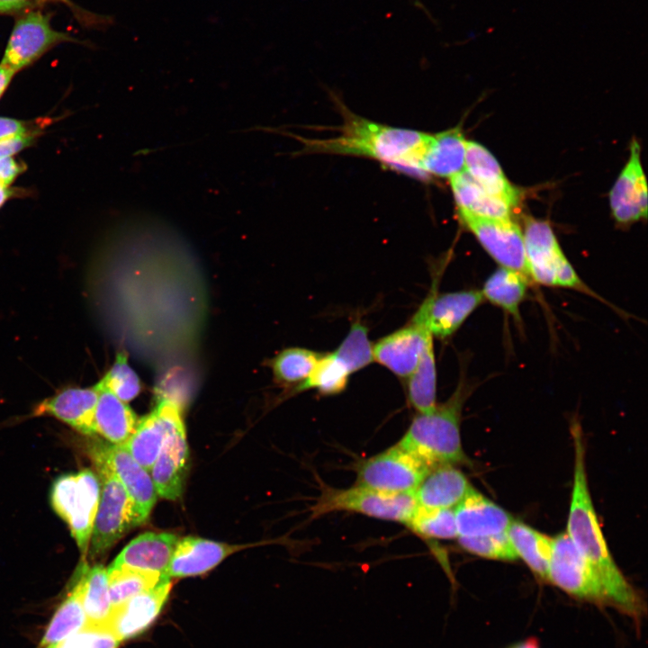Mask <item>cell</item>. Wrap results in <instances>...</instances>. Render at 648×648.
I'll return each mask as SVG.
<instances>
[{
  "label": "cell",
  "instance_id": "44dd1931",
  "mask_svg": "<svg viewBox=\"0 0 648 648\" xmlns=\"http://www.w3.org/2000/svg\"><path fill=\"white\" fill-rule=\"evenodd\" d=\"M458 536H479L507 532L514 518L473 488L454 508Z\"/></svg>",
  "mask_w": 648,
  "mask_h": 648
},
{
  "label": "cell",
  "instance_id": "4fadbf2b",
  "mask_svg": "<svg viewBox=\"0 0 648 648\" xmlns=\"http://www.w3.org/2000/svg\"><path fill=\"white\" fill-rule=\"evenodd\" d=\"M94 463L107 466L122 483L145 521L157 500V490L149 472L123 445L98 442L92 446Z\"/></svg>",
  "mask_w": 648,
  "mask_h": 648
},
{
  "label": "cell",
  "instance_id": "d6986e66",
  "mask_svg": "<svg viewBox=\"0 0 648 648\" xmlns=\"http://www.w3.org/2000/svg\"><path fill=\"white\" fill-rule=\"evenodd\" d=\"M188 464L185 430L181 427L167 436L149 472L159 497L174 500L182 495Z\"/></svg>",
  "mask_w": 648,
  "mask_h": 648
},
{
  "label": "cell",
  "instance_id": "8fae6325",
  "mask_svg": "<svg viewBox=\"0 0 648 648\" xmlns=\"http://www.w3.org/2000/svg\"><path fill=\"white\" fill-rule=\"evenodd\" d=\"M437 281L411 320L426 326L433 338L444 339L458 330L484 298L481 290L437 293Z\"/></svg>",
  "mask_w": 648,
  "mask_h": 648
},
{
  "label": "cell",
  "instance_id": "52a82bcc",
  "mask_svg": "<svg viewBox=\"0 0 648 648\" xmlns=\"http://www.w3.org/2000/svg\"><path fill=\"white\" fill-rule=\"evenodd\" d=\"M417 506L413 493L389 494L357 485L349 489L324 486L310 508V518L335 511H350L407 525Z\"/></svg>",
  "mask_w": 648,
  "mask_h": 648
},
{
  "label": "cell",
  "instance_id": "603a6c76",
  "mask_svg": "<svg viewBox=\"0 0 648 648\" xmlns=\"http://www.w3.org/2000/svg\"><path fill=\"white\" fill-rule=\"evenodd\" d=\"M178 540V536L172 533L147 532L132 539L111 566H127L166 575Z\"/></svg>",
  "mask_w": 648,
  "mask_h": 648
},
{
  "label": "cell",
  "instance_id": "5b68a950",
  "mask_svg": "<svg viewBox=\"0 0 648 648\" xmlns=\"http://www.w3.org/2000/svg\"><path fill=\"white\" fill-rule=\"evenodd\" d=\"M100 493L98 475L89 469L61 475L51 487V507L68 526L83 557L88 552Z\"/></svg>",
  "mask_w": 648,
  "mask_h": 648
},
{
  "label": "cell",
  "instance_id": "60d3db41",
  "mask_svg": "<svg viewBox=\"0 0 648 648\" xmlns=\"http://www.w3.org/2000/svg\"><path fill=\"white\" fill-rule=\"evenodd\" d=\"M36 136L37 130H34L25 135L0 140V159L12 157L15 153L29 147Z\"/></svg>",
  "mask_w": 648,
  "mask_h": 648
},
{
  "label": "cell",
  "instance_id": "30bf717a",
  "mask_svg": "<svg viewBox=\"0 0 648 648\" xmlns=\"http://www.w3.org/2000/svg\"><path fill=\"white\" fill-rule=\"evenodd\" d=\"M459 216L500 267L516 271L531 281L526 266L523 231L518 224L511 219L479 218L468 214Z\"/></svg>",
  "mask_w": 648,
  "mask_h": 648
},
{
  "label": "cell",
  "instance_id": "ab89813d",
  "mask_svg": "<svg viewBox=\"0 0 648 648\" xmlns=\"http://www.w3.org/2000/svg\"><path fill=\"white\" fill-rule=\"evenodd\" d=\"M119 639L107 624H87L83 629L56 644L57 648H117Z\"/></svg>",
  "mask_w": 648,
  "mask_h": 648
},
{
  "label": "cell",
  "instance_id": "7c38bea8",
  "mask_svg": "<svg viewBox=\"0 0 648 648\" xmlns=\"http://www.w3.org/2000/svg\"><path fill=\"white\" fill-rule=\"evenodd\" d=\"M71 40L68 34L51 27L49 15L31 12L16 21L0 63L17 72L52 46Z\"/></svg>",
  "mask_w": 648,
  "mask_h": 648
},
{
  "label": "cell",
  "instance_id": "681fc988",
  "mask_svg": "<svg viewBox=\"0 0 648 648\" xmlns=\"http://www.w3.org/2000/svg\"><path fill=\"white\" fill-rule=\"evenodd\" d=\"M47 648H57V645L48 646Z\"/></svg>",
  "mask_w": 648,
  "mask_h": 648
},
{
  "label": "cell",
  "instance_id": "cb8c5ba5",
  "mask_svg": "<svg viewBox=\"0 0 648 648\" xmlns=\"http://www.w3.org/2000/svg\"><path fill=\"white\" fill-rule=\"evenodd\" d=\"M464 171L490 194L513 207L518 203V190L509 183L495 157L478 142L466 141Z\"/></svg>",
  "mask_w": 648,
  "mask_h": 648
},
{
  "label": "cell",
  "instance_id": "7402d4cb",
  "mask_svg": "<svg viewBox=\"0 0 648 648\" xmlns=\"http://www.w3.org/2000/svg\"><path fill=\"white\" fill-rule=\"evenodd\" d=\"M472 489L463 472L452 464L433 467L414 491L418 506L454 508Z\"/></svg>",
  "mask_w": 648,
  "mask_h": 648
},
{
  "label": "cell",
  "instance_id": "ac0fdd59",
  "mask_svg": "<svg viewBox=\"0 0 648 648\" xmlns=\"http://www.w3.org/2000/svg\"><path fill=\"white\" fill-rule=\"evenodd\" d=\"M98 393L96 384L90 388H66L43 400L32 414L56 418L86 436H94V415Z\"/></svg>",
  "mask_w": 648,
  "mask_h": 648
},
{
  "label": "cell",
  "instance_id": "836d02e7",
  "mask_svg": "<svg viewBox=\"0 0 648 648\" xmlns=\"http://www.w3.org/2000/svg\"><path fill=\"white\" fill-rule=\"evenodd\" d=\"M351 373L333 352L322 354L309 377L294 392L316 390L323 396L337 395L347 386Z\"/></svg>",
  "mask_w": 648,
  "mask_h": 648
},
{
  "label": "cell",
  "instance_id": "7a4b0ae2",
  "mask_svg": "<svg viewBox=\"0 0 648 648\" xmlns=\"http://www.w3.org/2000/svg\"><path fill=\"white\" fill-rule=\"evenodd\" d=\"M344 117L336 137L299 138L303 144L302 151L367 157L403 173L428 178L421 163L433 134L376 123L346 110Z\"/></svg>",
  "mask_w": 648,
  "mask_h": 648
},
{
  "label": "cell",
  "instance_id": "ffe728a7",
  "mask_svg": "<svg viewBox=\"0 0 648 648\" xmlns=\"http://www.w3.org/2000/svg\"><path fill=\"white\" fill-rule=\"evenodd\" d=\"M245 545L229 544L196 536L179 538L169 566L167 577H189L203 574L230 554Z\"/></svg>",
  "mask_w": 648,
  "mask_h": 648
},
{
  "label": "cell",
  "instance_id": "4316f807",
  "mask_svg": "<svg viewBox=\"0 0 648 648\" xmlns=\"http://www.w3.org/2000/svg\"><path fill=\"white\" fill-rule=\"evenodd\" d=\"M459 214L479 218L511 219L513 206L488 193L464 170L450 178Z\"/></svg>",
  "mask_w": 648,
  "mask_h": 648
},
{
  "label": "cell",
  "instance_id": "7dc6e473",
  "mask_svg": "<svg viewBox=\"0 0 648 648\" xmlns=\"http://www.w3.org/2000/svg\"><path fill=\"white\" fill-rule=\"evenodd\" d=\"M13 195V190L9 188L0 187V207Z\"/></svg>",
  "mask_w": 648,
  "mask_h": 648
},
{
  "label": "cell",
  "instance_id": "ee69618b",
  "mask_svg": "<svg viewBox=\"0 0 648 648\" xmlns=\"http://www.w3.org/2000/svg\"><path fill=\"white\" fill-rule=\"evenodd\" d=\"M15 73L16 72H14L10 68L0 63V97L3 95L4 92L6 90L7 86H9V84Z\"/></svg>",
  "mask_w": 648,
  "mask_h": 648
},
{
  "label": "cell",
  "instance_id": "4dcf8cb0",
  "mask_svg": "<svg viewBox=\"0 0 648 648\" xmlns=\"http://www.w3.org/2000/svg\"><path fill=\"white\" fill-rule=\"evenodd\" d=\"M86 625L87 617L82 603L80 584L75 576L71 590L51 618L41 639L40 646L58 644Z\"/></svg>",
  "mask_w": 648,
  "mask_h": 648
},
{
  "label": "cell",
  "instance_id": "83f0119b",
  "mask_svg": "<svg viewBox=\"0 0 648 648\" xmlns=\"http://www.w3.org/2000/svg\"><path fill=\"white\" fill-rule=\"evenodd\" d=\"M75 576L80 584L87 624H107L112 612L107 569L101 564L90 567L83 561Z\"/></svg>",
  "mask_w": 648,
  "mask_h": 648
},
{
  "label": "cell",
  "instance_id": "8992f818",
  "mask_svg": "<svg viewBox=\"0 0 648 648\" xmlns=\"http://www.w3.org/2000/svg\"><path fill=\"white\" fill-rule=\"evenodd\" d=\"M526 266L532 282L572 288L595 295L564 256L550 224L527 218L523 231Z\"/></svg>",
  "mask_w": 648,
  "mask_h": 648
},
{
  "label": "cell",
  "instance_id": "484cf974",
  "mask_svg": "<svg viewBox=\"0 0 648 648\" xmlns=\"http://www.w3.org/2000/svg\"><path fill=\"white\" fill-rule=\"evenodd\" d=\"M466 141L459 129L433 134L421 163L427 177L434 176L450 179L463 172Z\"/></svg>",
  "mask_w": 648,
  "mask_h": 648
},
{
  "label": "cell",
  "instance_id": "74e56055",
  "mask_svg": "<svg viewBox=\"0 0 648 648\" xmlns=\"http://www.w3.org/2000/svg\"><path fill=\"white\" fill-rule=\"evenodd\" d=\"M98 383L125 403L133 400L141 389L140 379L128 364L123 352L117 355L115 362Z\"/></svg>",
  "mask_w": 648,
  "mask_h": 648
},
{
  "label": "cell",
  "instance_id": "8d00e7d4",
  "mask_svg": "<svg viewBox=\"0 0 648 648\" xmlns=\"http://www.w3.org/2000/svg\"><path fill=\"white\" fill-rule=\"evenodd\" d=\"M333 353L351 374L374 362L373 344L368 338L367 327L361 320L352 322L347 335Z\"/></svg>",
  "mask_w": 648,
  "mask_h": 648
},
{
  "label": "cell",
  "instance_id": "bcb514c9",
  "mask_svg": "<svg viewBox=\"0 0 648 648\" xmlns=\"http://www.w3.org/2000/svg\"><path fill=\"white\" fill-rule=\"evenodd\" d=\"M508 648H540L538 641L529 638L522 642L517 643Z\"/></svg>",
  "mask_w": 648,
  "mask_h": 648
},
{
  "label": "cell",
  "instance_id": "3957f363",
  "mask_svg": "<svg viewBox=\"0 0 648 648\" xmlns=\"http://www.w3.org/2000/svg\"><path fill=\"white\" fill-rule=\"evenodd\" d=\"M470 388L460 381L454 393L429 413H418L398 446L431 468L442 464H467L463 449L460 424Z\"/></svg>",
  "mask_w": 648,
  "mask_h": 648
},
{
  "label": "cell",
  "instance_id": "b9f144b4",
  "mask_svg": "<svg viewBox=\"0 0 648 648\" xmlns=\"http://www.w3.org/2000/svg\"><path fill=\"white\" fill-rule=\"evenodd\" d=\"M24 164L12 157L0 159V187L8 188L14 179L25 170Z\"/></svg>",
  "mask_w": 648,
  "mask_h": 648
},
{
  "label": "cell",
  "instance_id": "7bdbcfd3",
  "mask_svg": "<svg viewBox=\"0 0 648 648\" xmlns=\"http://www.w3.org/2000/svg\"><path fill=\"white\" fill-rule=\"evenodd\" d=\"M34 130H31L28 123L22 121L0 117V140L25 135Z\"/></svg>",
  "mask_w": 648,
  "mask_h": 648
},
{
  "label": "cell",
  "instance_id": "2e32d148",
  "mask_svg": "<svg viewBox=\"0 0 648 648\" xmlns=\"http://www.w3.org/2000/svg\"><path fill=\"white\" fill-rule=\"evenodd\" d=\"M172 584L163 575L153 588L112 608L107 625L120 642L143 633L155 621L167 599Z\"/></svg>",
  "mask_w": 648,
  "mask_h": 648
},
{
  "label": "cell",
  "instance_id": "277c9868",
  "mask_svg": "<svg viewBox=\"0 0 648 648\" xmlns=\"http://www.w3.org/2000/svg\"><path fill=\"white\" fill-rule=\"evenodd\" d=\"M94 464L98 472L101 493L88 547L91 560L105 555L128 531L144 522L114 473L103 464Z\"/></svg>",
  "mask_w": 648,
  "mask_h": 648
},
{
  "label": "cell",
  "instance_id": "6da1fadb",
  "mask_svg": "<svg viewBox=\"0 0 648 648\" xmlns=\"http://www.w3.org/2000/svg\"><path fill=\"white\" fill-rule=\"evenodd\" d=\"M574 444V474L567 534L597 572L606 592L608 605L639 624L644 603L615 563L603 536L589 490L585 446L581 428H571Z\"/></svg>",
  "mask_w": 648,
  "mask_h": 648
},
{
  "label": "cell",
  "instance_id": "1f68e13d",
  "mask_svg": "<svg viewBox=\"0 0 648 648\" xmlns=\"http://www.w3.org/2000/svg\"><path fill=\"white\" fill-rule=\"evenodd\" d=\"M407 398L418 413H429L436 406V365L433 343L407 379Z\"/></svg>",
  "mask_w": 648,
  "mask_h": 648
},
{
  "label": "cell",
  "instance_id": "e575fe53",
  "mask_svg": "<svg viewBox=\"0 0 648 648\" xmlns=\"http://www.w3.org/2000/svg\"><path fill=\"white\" fill-rule=\"evenodd\" d=\"M321 356L307 348H286L271 362L274 376L279 383L294 389L309 377Z\"/></svg>",
  "mask_w": 648,
  "mask_h": 648
},
{
  "label": "cell",
  "instance_id": "9a60e30c",
  "mask_svg": "<svg viewBox=\"0 0 648 648\" xmlns=\"http://www.w3.org/2000/svg\"><path fill=\"white\" fill-rule=\"evenodd\" d=\"M184 427L180 407L171 399H164L156 409L141 418L123 445L133 458L150 472L167 436Z\"/></svg>",
  "mask_w": 648,
  "mask_h": 648
},
{
  "label": "cell",
  "instance_id": "ba28073f",
  "mask_svg": "<svg viewBox=\"0 0 648 648\" xmlns=\"http://www.w3.org/2000/svg\"><path fill=\"white\" fill-rule=\"evenodd\" d=\"M431 469L395 445L358 464L356 485L389 494L414 493Z\"/></svg>",
  "mask_w": 648,
  "mask_h": 648
},
{
  "label": "cell",
  "instance_id": "d590c367",
  "mask_svg": "<svg viewBox=\"0 0 648 648\" xmlns=\"http://www.w3.org/2000/svg\"><path fill=\"white\" fill-rule=\"evenodd\" d=\"M406 526L426 539L446 540L458 537L454 508H428L417 506Z\"/></svg>",
  "mask_w": 648,
  "mask_h": 648
},
{
  "label": "cell",
  "instance_id": "f35d334b",
  "mask_svg": "<svg viewBox=\"0 0 648 648\" xmlns=\"http://www.w3.org/2000/svg\"><path fill=\"white\" fill-rule=\"evenodd\" d=\"M458 543L465 551L491 560L514 561L518 555L507 532L479 536H458Z\"/></svg>",
  "mask_w": 648,
  "mask_h": 648
},
{
  "label": "cell",
  "instance_id": "9c48e42d",
  "mask_svg": "<svg viewBox=\"0 0 648 648\" xmlns=\"http://www.w3.org/2000/svg\"><path fill=\"white\" fill-rule=\"evenodd\" d=\"M548 580L574 598L608 605L606 592L597 572L567 533L553 538Z\"/></svg>",
  "mask_w": 648,
  "mask_h": 648
},
{
  "label": "cell",
  "instance_id": "d6a6232c",
  "mask_svg": "<svg viewBox=\"0 0 648 648\" xmlns=\"http://www.w3.org/2000/svg\"><path fill=\"white\" fill-rule=\"evenodd\" d=\"M107 573L112 609L133 596L153 588L163 576L157 572L111 565L107 568Z\"/></svg>",
  "mask_w": 648,
  "mask_h": 648
},
{
  "label": "cell",
  "instance_id": "c3c4849f",
  "mask_svg": "<svg viewBox=\"0 0 648 648\" xmlns=\"http://www.w3.org/2000/svg\"><path fill=\"white\" fill-rule=\"evenodd\" d=\"M30 0H0L2 3H10V4H29Z\"/></svg>",
  "mask_w": 648,
  "mask_h": 648
},
{
  "label": "cell",
  "instance_id": "f1b7e54d",
  "mask_svg": "<svg viewBox=\"0 0 648 648\" xmlns=\"http://www.w3.org/2000/svg\"><path fill=\"white\" fill-rule=\"evenodd\" d=\"M507 535L518 555L541 580H548L553 538L513 519Z\"/></svg>",
  "mask_w": 648,
  "mask_h": 648
},
{
  "label": "cell",
  "instance_id": "f546056e",
  "mask_svg": "<svg viewBox=\"0 0 648 648\" xmlns=\"http://www.w3.org/2000/svg\"><path fill=\"white\" fill-rule=\"evenodd\" d=\"M530 283L523 274L500 267L489 276L481 291L484 299L519 319V308Z\"/></svg>",
  "mask_w": 648,
  "mask_h": 648
},
{
  "label": "cell",
  "instance_id": "5bb4252c",
  "mask_svg": "<svg viewBox=\"0 0 648 648\" xmlns=\"http://www.w3.org/2000/svg\"><path fill=\"white\" fill-rule=\"evenodd\" d=\"M433 336L428 328L413 320L373 344L374 361L400 379H408L416 369Z\"/></svg>",
  "mask_w": 648,
  "mask_h": 648
},
{
  "label": "cell",
  "instance_id": "f6af8a7d",
  "mask_svg": "<svg viewBox=\"0 0 648 648\" xmlns=\"http://www.w3.org/2000/svg\"><path fill=\"white\" fill-rule=\"evenodd\" d=\"M28 4H10L0 2V14L17 11L27 6Z\"/></svg>",
  "mask_w": 648,
  "mask_h": 648
},
{
  "label": "cell",
  "instance_id": "e0dca14e",
  "mask_svg": "<svg viewBox=\"0 0 648 648\" xmlns=\"http://www.w3.org/2000/svg\"><path fill=\"white\" fill-rule=\"evenodd\" d=\"M640 153L639 143L634 140L629 159L609 194L613 217L620 224L633 223L647 216V184Z\"/></svg>",
  "mask_w": 648,
  "mask_h": 648
},
{
  "label": "cell",
  "instance_id": "d4e9b609",
  "mask_svg": "<svg viewBox=\"0 0 648 648\" xmlns=\"http://www.w3.org/2000/svg\"><path fill=\"white\" fill-rule=\"evenodd\" d=\"M96 386L99 393L94 415V433L111 444L124 445L137 427V417L133 410L113 393L99 383Z\"/></svg>",
  "mask_w": 648,
  "mask_h": 648
}]
</instances>
